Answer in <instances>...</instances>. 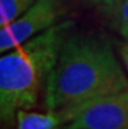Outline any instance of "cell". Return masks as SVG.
Returning a JSON list of instances; mask_svg holds the SVG:
<instances>
[{"label":"cell","mask_w":128,"mask_h":129,"mask_svg":"<svg viewBox=\"0 0 128 129\" xmlns=\"http://www.w3.org/2000/svg\"><path fill=\"white\" fill-rule=\"evenodd\" d=\"M128 89V78L110 43L68 35L44 86L47 110H63Z\"/></svg>","instance_id":"6da1fadb"},{"label":"cell","mask_w":128,"mask_h":129,"mask_svg":"<svg viewBox=\"0 0 128 129\" xmlns=\"http://www.w3.org/2000/svg\"><path fill=\"white\" fill-rule=\"evenodd\" d=\"M71 27V21L59 22L0 57V119L3 125H12L20 110H30L37 104Z\"/></svg>","instance_id":"7a4b0ae2"},{"label":"cell","mask_w":128,"mask_h":129,"mask_svg":"<svg viewBox=\"0 0 128 129\" xmlns=\"http://www.w3.org/2000/svg\"><path fill=\"white\" fill-rule=\"evenodd\" d=\"M60 111L63 129H128V89Z\"/></svg>","instance_id":"3957f363"},{"label":"cell","mask_w":128,"mask_h":129,"mask_svg":"<svg viewBox=\"0 0 128 129\" xmlns=\"http://www.w3.org/2000/svg\"><path fill=\"white\" fill-rule=\"evenodd\" d=\"M64 11L63 0H37L18 18L0 27V51L4 54L55 26Z\"/></svg>","instance_id":"277c9868"},{"label":"cell","mask_w":128,"mask_h":129,"mask_svg":"<svg viewBox=\"0 0 128 129\" xmlns=\"http://www.w3.org/2000/svg\"><path fill=\"white\" fill-rule=\"evenodd\" d=\"M65 117L60 110L32 112L20 110L16 116V129H63Z\"/></svg>","instance_id":"5b68a950"},{"label":"cell","mask_w":128,"mask_h":129,"mask_svg":"<svg viewBox=\"0 0 128 129\" xmlns=\"http://www.w3.org/2000/svg\"><path fill=\"white\" fill-rule=\"evenodd\" d=\"M35 2L37 0H0V27L18 18Z\"/></svg>","instance_id":"8992f818"},{"label":"cell","mask_w":128,"mask_h":129,"mask_svg":"<svg viewBox=\"0 0 128 129\" xmlns=\"http://www.w3.org/2000/svg\"><path fill=\"white\" fill-rule=\"evenodd\" d=\"M112 17L115 20V25L118 33L122 35L125 41H128V0L119 5V8L114 12Z\"/></svg>","instance_id":"52a82bcc"},{"label":"cell","mask_w":128,"mask_h":129,"mask_svg":"<svg viewBox=\"0 0 128 129\" xmlns=\"http://www.w3.org/2000/svg\"><path fill=\"white\" fill-rule=\"evenodd\" d=\"M124 0H90V3L95 5L99 11L109 13V14H114V12L119 8V5L122 4Z\"/></svg>","instance_id":"ba28073f"},{"label":"cell","mask_w":128,"mask_h":129,"mask_svg":"<svg viewBox=\"0 0 128 129\" xmlns=\"http://www.w3.org/2000/svg\"><path fill=\"white\" fill-rule=\"evenodd\" d=\"M119 54H120V57H122L123 65L125 67V69H127V72H128V41H125L122 46H120Z\"/></svg>","instance_id":"9c48e42d"}]
</instances>
